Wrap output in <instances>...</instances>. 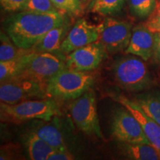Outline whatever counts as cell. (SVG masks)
<instances>
[{"label": "cell", "instance_id": "cell-1", "mask_svg": "<svg viewBox=\"0 0 160 160\" xmlns=\"http://www.w3.org/2000/svg\"><path fill=\"white\" fill-rule=\"evenodd\" d=\"M70 17L59 11L48 13L21 11L6 18L4 29L18 48L30 50L52 29L71 23Z\"/></svg>", "mask_w": 160, "mask_h": 160}, {"label": "cell", "instance_id": "cell-2", "mask_svg": "<svg viewBox=\"0 0 160 160\" xmlns=\"http://www.w3.org/2000/svg\"><path fill=\"white\" fill-rule=\"evenodd\" d=\"M94 81V77L88 72L66 67L49 80L46 92L49 98L62 101L74 100L91 88Z\"/></svg>", "mask_w": 160, "mask_h": 160}, {"label": "cell", "instance_id": "cell-3", "mask_svg": "<svg viewBox=\"0 0 160 160\" xmlns=\"http://www.w3.org/2000/svg\"><path fill=\"white\" fill-rule=\"evenodd\" d=\"M0 112L2 121L13 123L35 119L50 121L53 117L60 114L59 106L53 98L26 100L14 105L1 102Z\"/></svg>", "mask_w": 160, "mask_h": 160}, {"label": "cell", "instance_id": "cell-4", "mask_svg": "<svg viewBox=\"0 0 160 160\" xmlns=\"http://www.w3.org/2000/svg\"><path fill=\"white\" fill-rule=\"evenodd\" d=\"M112 71L117 82L128 91H143L152 85L151 73L140 57L131 56L121 58L113 64Z\"/></svg>", "mask_w": 160, "mask_h": 160}, {"label": "cell", "instance_id": "cell-5", "mask_svg": "<svg viewBox=\"0 0 160 160\" xmlns=\"http://www.w3.org/2000/svg\"><path fill=\"white\" fill-rule=\"evenodd\" d=\"M70 112L80 131L87 135L103 139L97 113V98L93 89L90 88L81 97L73 100L70 105Z\"/></svg>", "mask_w": 160, "mask_h": 160}, {"label": "cell", "instance_id": "cell-6", "mask_svg": "<svg viewBox=\"0 0 160 160\" xmlns=\"http://www.w3.org/2000/svg\"><path fill=\"white\" fill-rule=\"evenodd\" d=\"M66 67L65 60L63 61L57 54L33 51L21 71L13 77L26 78L47 85L53 76Z\"/></svg>", "mask_w": 160, "mask_h": 160}, {"label": "cell", "instance_id": "cell-7", "mask_svg": "<svg viewBox=\"0 0 160 160\" xmlns=\"http://www.w3.org/2000/svg\"><path fill=\"white\" fill-rule=\"evenodd\" d=\"M46 85L22 77H13L1 83V102L14 105L33 98H49Z\"/></svg>", "mask_w": 160, "mask_h": 160}, {"label": "cell", "instance_id": "cell-8", "mask_svg": "<svg viewBox=\"0 0 160 160\" xmlns=\"http://www.w3.org/2000/svg\"><path fill=\"white\" fill-rule=\"evenodd\" d=\"M99 41L108 54L125 51L130 43L133 25L129 22L107 17L98 25Z\"/></svg>", "mask_w": 160, "mask_h": 160}, {"label": "cell", "instance_id": "cell-9", "mask_svg": "<svg viewBox=\"0 0 160 160\" xmlns=\"http://www.w3.org/2000/svg\"><path fill=\"white\" fill-rule=\"evenodd\" d=\"M111 133L119 142L148 143L141 124L125 106L118 108L113 113L111 124Z\"/></svg>", "mask_w": 160, "mask_h": 160}, {"label": "cell", "instance_id": "cell-10", "mask_svg": "<svg viewBox=\"0 0 160 160\" xmlns=\"http://www.w3.org/2000/svg\"><path fill=\"white\" fill-rule=\"evenodd\" d=\"M108 54L105 47L98 40L68 53L65 58L66 66L75 71L89 72L98 68Z\"/></svg>", "mask_w": 160, "mask_h": 160}, {"label": "cell", "instance_id": "cell-11", "mask_svg": "<svg viewBox=\"0 0 160 160\" xmlns=\"http://www.w3.org/2000/svg\"><path fill=\"white\" fill-rule=\"evenodd\" d=\"M98 25L91 24L85 19H79L70 29L64 39L59 53L68 55L79 48L99 40Z\"/></svg>", "mask_w": 160, "mask_h": 160}, {"label": "cell", "instance_id": "cell-12", "mask_svg": "<svg viewBox=\"0 0 160 160\" xmlns=\"http://www.w3.org/2000/svg\"><path fill=\"white\" fill-rule=\"evenodd\" d=\"M118 102L125 106L141 124L144 133L148 139L150 144L153 145L160 154V125L150 118L133 100L128 99L123 95L117 96L114 98Z\"/></svg>", "mask_w": 160, "mask_h": 160}, {"label": "cell", "instance_id": "cell-13", "mask_svg": "<svg viewBox=\"0 0 160 160\" xmlns=\"http://www.w3.org/2000/svg\"><path fill=\"white\" fill-rule=\"evenodd\" d=\"M155 33L144 25H138L132 29L130 43L125 53L140 57L144 61H148L153 56Z\"/></svg>", "mask_w": 160, "mask_h": 160}, {"label": "cell", "instance_id": "cell-14", "mask_svg": "<svg viewBox=\"0 0 160 160\" xmlns=\"http://www.w3.org/2000/svg\"><path fill=\"white\" fill-rule=\"evenodd\" d=\"M70 29L71 23L52 29L32 50L37 53H51L54 54L56 53H59L62 44Z\"/></svg>", "mask_w": 160, "mask_h": 160}, {"label": "cell", "instance_id": "cell-15", "mask_svg": "<svg viewBox=\"0 0 160 160\" xmlns=\"http://www.w3.org/2000/svg\"><path fill=\"white\" fill-rule=\"evenodd\" d=\"M119 149L124 157L134 160H159L157 149L148 143L119 142Z\"/></svg>", "mask_w": 160, "mask_h": 160}, {"label": "cell", "instance_id": "cell-16", "mask_svg": "<svg viewBox=\"0 0 160 160\" xmlns=\"http://www.w3.org/2000/svg\"><path fill=\"white\" fill-rule=\"evenodd\" d=\"M133 101L150 118L160 125V93L149 92L136 96Z\"/></svg>", "mask_w": 160, "mask_h": 160}, {"label": "cell", "instance_id": "cell-17", "mask_svg": "<svg viewBox=\"0 0 160 160\" xmlns=\"http://www.w3.org/2000/svg\"><path fill=\"white\" fill-rule=\"evenodd\" d=\"M26 146L30 159L32 160H48L54 151V149L35 132L28 136Z\"/></svg>", "mask_w": 160, "mask_h": 160}, {"label": "cell", "instance_id": "cell-18", "mask_svg": "<svg viewBox=\"0 0 160 160\" xmlns=\"http://www.w3.org/2000/svg\"><path fill=\"white\" fill-rule=\"evenodd\" d=\"M33 52L31 49L27 53L16 58L12 60L5 62H0V80L1 83L4 82L6 80L15 77L21 71L30 56Z\"/></svg>", "mask_w": 160, "mask_h": 160}, {"label": "cell", "instance_id": "cell-19", "mask_svg": "<svg viewBox=\"0 0 160 160\" xmlns=\"http://www.w3.org/2000/svg\"><path fill=\"white\" fill-rule=\"evenodd\" d=\"M127 0H92L89 11L102 16H113L123 9Z\"/></svg>", "mask_w": 160, "mask_h": 160}, {"label": "cell", "instance_id": "cell-20", "mask_svg": "<svg viewBox=\"0 0 160 160\" xmlns=\"http://www.w3.org/2000/svg\"><path fill=\"white\" fill-rule=\"evenodd\" d=\"M35 133L45 140L50 146L54 150L65 148L66 145L64 142L61 132L56 126L48 124L44 125L38 128Z\"/></svg>", "mask_w": 160, "mask_h": 160}, {"label": "cell", "instance_id": "cell-21", "mask_svg": "<svg viewBox=\"0 0 160 160\" xmlns=\"http://www.w3.org/2000/svg\"><path fill=\"white\" fill-rule=\"evenodd\" d=\"M30 50H24L18 48L7 33L1 32L0 62L9 61L16 59L27 53Z\"/></svg>", "mask_w": 160, "mask_h": 160}, {"label": "cell", "instance_id": "cell-22", "mask_svg": "<svg viewBox=\"0 0 160 160\" xmlns=\"http://www.w3.org/2000/svg\"><path fill=\"white\" fill-rule=\"evenodd\" d=\"M157 5V0H128L130 13L139 19H148Z\"/></svg>", "mask_w": 160, "mask_h": 160}, {"label": "cell", "instance_id": "cell-23", "mask_svg": "<svg viewBox=\"0 0 160 160\" xmlns=\"http://www.w3.org/2000/svg\"><path fill=\"white\" fill-rule=\"evenodd\" d=\"M58 11L70 17H79L82 13V2L81 0H51Z\"/></svg>", "mask_w": 160, "mask_h": 160}, {"label": "cell", "instance_id": "cell-24", "mask_svg": "<svg viewBox=\"0 0 160 160\" xmlns=\"http://www.w3.org/2000/svg\"><path fill=\"white\" fill-rule=\"evenodd\" d=\"M23 11L48 13V12L57 11L58 10L52 3L51 0H28Z\"/></svg>", "mask_w": 160, "mask_h": 160}, {"label": "cell", "instance_id": "cell-25", "mask_svg": "<svg viewBox=\"0 0 160 160\" xmlns=\"http://www.w3.org/2000/svg\"><path fill=\"white\" fill-rule=\"evenodd\" d=\"M144 25L153 33H160V4L157 5Z\"/></svg>", "mask_w": 160, "mask_h": 160}, {"label": "cell", "instance_id": "cell-26", "mask_svg": "<svg viewBox=\"0 0 160 160\" xmlns=\"http://www.w3.org/2000/svg\"><path fill=\"white\" fill-rule=\"evenodd\" d=\"M28 0H0L2 9L9 13L23 11Z\"/></svg>", "mask_w": 160, "mask_h": 160}, {"label": "cell", "instance_id": "cell-27", "mask_svg": "<svg viewBox=\"0 0 160 160\" xmlns=\"http://www.w3.org/2000/svg\"><path fill=\"white\" fill-rule=\"evenodd\" d=\"M74 159L71 152L67 148L62 149L54 150V151L50 155L48 160H72Z\"/></svg>", "mask_w": 160, "mask_h": 160}, {"label": "cell", "instance_id": "cell-28", "mask_svg": "<svg viewBox=\"0 0 160 160\" xmlns=\"http://www.w3.org/2000/svg\"><path fill=\"white\" fill-rule=\"evenodd\" d=\"M153 57L158 62L160 63V33H155L154 49H153Z\"/></svg>", "mask_w": 160, "mask_h": 160}, {"label": "cell", "instance_id": "cell-29", "mask_svg": "<svg viewBox=\"0 0 160 160\" xmlns=\"http://www.w3.org/2000/svg\"><path fill=\"white\" fill-rule=\"evenodd\" d=\"M82 2H90V1H92V0H81Z\"/></svg>", "mask_w": 160, "mask_h": 160}]
</instances>
